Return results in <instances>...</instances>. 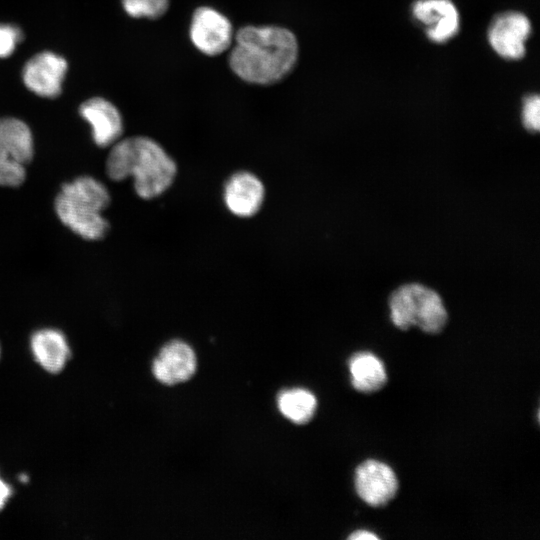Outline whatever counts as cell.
<instances>
[{"label":"cell","mask_w":540,"mask_h":540,"mask_svg":"<svg viewBox=\"0 0 540 540\" xmlns=\"http://www.w3.org/2000/svg\"><path fill=\"white\" fill-rule=\"evenodd\" d=\"M31 350L35 360L48 372H60L69 356L70 349L64 334L56 329L45 328L34 332Z\"/></svg>","instance_id":"obj_14"},{"label":"cell","mask_w":540,"mask_h":540,"mask_svg":"<svg viewBox=\"0 0 540 540\" xmlns=\"http://www.w3.org/2000/svg\"><path fill=\"white\" fill-rule=\"evenodd\" d=\"M124 11L132 18L156 20L168 10L169 0H121Z\"/></svg>","instance_id":"obj_17"},{"label":"cell","mask_w":540,"mask_h":540,"mask_svg":"<svg viewBox=\"0 0 540 540\" xmlns=\"http://www.w3.org/2000/svg\"><path fill=\"white\" fill-rule=\"evenodd\" d=\"M265 189L253 173L240 171L233 174L224 187L223 199L228 210L237 217L249 218L261 208Z\"/></svg>","instance_id":"obj_12"},{"label":"cell","mask_w":540,"mask_h":540,"mask_svg":"<svg viewBox=\"0 0 540 540\" xmlns=\"http://www.w3.org/2000/svg\"><path fill=\"white\" fill-rule=\"evenodd\" d=\"M390 318L393 324L407 330L417 326L428 334L443 330L448 315L439 294L421 284H406L389 297Z\"/></svg>","instance_id":"obj_4"},{"label":"cell","mask_w":540,"mask_h":540,"mask_svg":"<svg viewBox=\"0 0 540 540\" xmlns=\"http://www.w3.org/2000/svg\"><path fill=\"white\" fill-rule=\"evenodd\" d=\"M522 124L530 132H538L540 127V99L537 94H528L522 100Z\"/></svg>","instance_id":"obj_18"},{"label":"cell","mask_w":540,"mask_h":540,"mask_svg":"<svg viewBox=\"0 0 540 540\" xmlns=\"http://www.w3.org/2000/svg\"><path fill=\"white\" fill-rule=\"evenodd\" d=\"M195 370V353L188 344L180 340L164 345L152 365L156 379L167 385L190 379Z\"/></svg>","instance_id":"obj_13"},{"label":"cell","mask_w":540,"mask_h":540,"mask_svg":"<svg viewBox=\"0 0 540 540\" xmlns=\"http://www.w3.org/2000/svg\"><path fill=\"white\" fill-rule=\"evenodd\" d=\"M411 15L429 41L444 44L460 31V14L452 0H416Z\"/></svg>","instance_id":"obj_8"},{"label":"cell","mask_w":540,"mask_h":540,"mask_svg":"<svg viewBox=\"0 0 540 540\" xmlns=\"http://www.w3.org/2000/svg\"><path fill=\"white\" fill-rule=\"evenodd\" d=\"M23 38L24 33L19 26L0 23V59L11 56Z\"/></svg>","instance_id":"obj_19"},{"label":"cell","mask_w":540,"mask_h":540,"mask_svg":"<svg viewBox=\"0 0 540 540\" xmlns=\"http://www.w3.org/2000/svg\"><path fill=\"white\" fill-rule=\"evenodd\" d=\"M67 70L68 63L64 57L52 51H41L24 64L22 81L37 96L54 99L62 92Z\"/></svg>","instance_id":"obj_9"},{"label":"cell","mask_w":540,"mask_h":540,"mask_svg":"<svg viewBox=\"0 0 540 540\" xmlns=\"http://www.w3.org/2000/svg\"><path fill=\"white\" fill-rule=\"evenodd\" d=\"M355 489L368 505L381 507L389 503L398 491L396 474L387 464L369 459L355 471Z\"/></svg>","instance_id":"obj_10"},{"label":"cell","mask_w":540,"mask_h":540,"mask_svg":"<svg viewBox=\"0 0 540 540\" xmlns=\"http://www.w3.org/2000/svg\"><path fill=\"white\" fill-rule=\"evenodd\" d=\"M78 111L90 125L97 146L111 147L121 139L123 118L119 109L109 100L102 97L89 98L81 103Z\"/></svg>","instance_id":"obj_11"},{"label":"cell","mask_w":540,"mask_h":540,"mask_svg":"<svg viewBox=\"0 0 540 540\" xmlns=\"http://www.w3.org/2000/svg\"><path fill=\"white\" fill-rule=\"evenodd\" d=\"M109 204L107 187L98 179L83 175L61 186L54 209L72 232L86 240H100L109 230V223L102 215Z\"/></svg>","instance_id":"obj_3"},{"label":"cell","mask_w":540,"mask_h":540,"mask_svg":"<svg viewBox=\"0 0 540 540\" xmlns=\"http://www.w3.org/2000/svg\"><path fill=\"white\" fill-rule=\"evenodd\" d=\"M298 56V40L291 30L277 25H247L234 34L228 64L242 81L268 86L286 78Z\"/></svg>","instance_id":"obj_1"},{"label":"cell","mask_w":540,"mask_h":540,"mask_svg":"<svg viewBox=\"0 0 540 540\" xmlns=\"http://www.w3.org/2000/svg\"><path fill=\"white\" fill-rule=\"evenodd\" d=\"M230 20L218 10L201 6L192 14L189 37L194 47L207 56H217L229 50L234 39Z\"/></svg>","instance_id":"obj_6"},{"label":"cell","mask_w":540,"mask_h":540,"mask_svg":"<svg viewBox=\"0 0 540 540\" xmlns=\"http://www.w3.org/2000/svg\"><path fill=\"white\" fill-rule=\"evenodd\" d=\"M19 479L22 481V482H27L28 481V476L25 475V474H21Z\"/></svg>","instance_id":"obj_22"},{"label":"cell","mask_w":540,"mask_h":540,"mask_svg":"<svg viewBox=\"0 0 540 540\" xmlns=\"http://www.w3.org/2000/svg\"><path fill=\"white\" fill-rule=\"evenodd\" d=\"M105 168L113 181L132 177L136 194L145 200L163 194L177 173L175 161L158 142L147 136H132L115 142Z\"/></svg>","instance_id":"obj_2"},{"label":"cell","mask_w":540,"mask_h":540,"mask_svg":"<svg viewBox=\"0 0 540 540\" xmlns=\"http://www.w3.org/2000/svg\"><path fill=\"white\" fill-rule=\"evenodd\" d=\"M351 384L359 392L373 393L387 382L383 362L370 352H358L349 360Z\"/></svg>","instance_id":"obj_15"},{"label":"cell","mask_w":540,"mask_h":540,"mask_svg":"<svg viewBox=\"0 0 540 540\" xmlns=\"http://www.w3.org/2000/svg\"><path fill=\"white\" fill-rule=\"evenodd\" d=\"M33 156L34 139L30 127L15 117L0 118V186H20Z\"/></svg>","instance_id":"obj_5"},{"label":"cell","mask_w":540,"mask_h":540,"mask_svg":"<svg viewBox=\"0 0 540 540\" xmlns=\"http://www.w3.org/2000/svg\"><path fill=\"white\" fill-rule=\"evenodd\" d=\"M317 407L315 396L308 390L294 388L285 390L278 396V408L289 420L297 424L312 419Z\"/></svg>","instance_id":"obj_16"},{"label":"cell","mask_w":540,"mask_h":540,"mask_svg":"<svg viewBox=\"0 0 540 540\" xmlns=\"http://www.w3.org/2000/svg\"><path fill=\"white\" fill-rule=\"evenodd\" d=\"M351 540H377L378 536L366 530H358L353 532L349 537Z\"/></svg>","instance_id":"obj_20"},{"label":"cell","mask_w":540,"mask_h":540,"mask_svg":"<svg viewBox=\"0 0 540 540\" xmlns=\"http://www.w3.org/2000/svg\"><path fill=\"white\" fill-rule=\"evenodd\" d=\"M11 495V488L0 478V510Z\"/></svg>","instance_id":"obj_21"},{"label":"cell","mask_w":540,"mask_h":540,"mask_svg":"<svg viewBox=\"0 0 540 540\" xmlns=\"http://www.w3.org/2000/svg\"><path fill=\"white\" fill-rule=\"evenodd\" d=\"M531 32L532 24L524 13L505 11L491 21L487 29V41L502 59L520 60L525 56Z\"/></svg>","instance_id":"obj_7"}]
</instances>
